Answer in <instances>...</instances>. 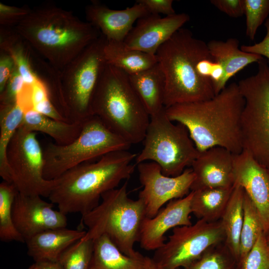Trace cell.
I'll list each match as a JSON object with an SVG mask.
<instances>
[{"mask_svg": "<svg viewBox=\"0 0 269 269\" xmlns=\"http://www.w3.org/2000/svg\"><path fill=\"white\" fill-rule=\"evenodd\" d=\"M245 100L233 82L211 99L165 108L170 120L184 126L197 149L224 147L233 154L243 150L241 119Z\"/></svg>", "mask_w": 269, "mask_h": 269, "instance_id": "1", "label": "cell"}, {"mask_svg": "<svg viewBox=\"0 0 269 269\" xmlns=\"http://www.w3.org/2000/svg\"><path fill=\"white\" fill-rule=\"evenodd\" d=\"M14 29L34 52L60 70L101 35L87 21L52 4L31 9Z\"/></svg>", "mask_w": 269, "mask_h": 269, "instance_id": "2", "label": "cell"}, {"mask_svg": "<svg viewBox=\"0 0 269 269\" xmlns=\"http://www.w3.org/2000/svg\"><path fill=\"white\" fill-rule=\"evenodd\" d=\"M136 155L129 150L116 151L73 167L57 178L48 198L65 215L79 213L83 217L99 204L105 193L131 176Z\"/></svg>", "mask_w": 269, "mask_h": 269, "instance_id": "3", "label": "cell"}, {"mask_svg": "<svg viewBox=\"0 0 269 269\" xmlns=\"http://www.w3.org/2000/svg\"><path fill=\"white\" fill-rule=\"evenodd\" d=\"M155 55L165 79V108L215 96L212 81L200 76L196 70L199 60L212 58L207 43L194 37L190 30L179 29L158 48Z\"/></svg>", "mask_w": 269, "mask_h": 269, "instance_id": "4", "label": "cell"}, {"mask_svg": "<svg viewBox=\"0 0 269 269\" xmlns=\"http://www.w3.org/2000/svg\"><path fill=\"white\" fill-rule=\"evenodd\" d=\"M92 112L131 145L143 141L150 116L123 71L107 64L94 95Z\"/></svg>", "mask_w": 269, "mask_h": 269, "instance_id": "5", "label": "cell"}, {"mask_svg": "<svg viewBox=\"0 0 269 269\" xmlns=\"http://www.w3.org/2000/svg\"><path fill=\"white\" fill-rule=\"evenodd\" d=\"M127 182L105 193L102 201L81 218L80 225L87 228L81 240H94L107 235L125 255L134 258L143 256L134 249L139 242L141 226L146 217L142 201L129 197Z\"/></svg>", "mask_w": 269, "mask_h": 269, "instance_id": "6", "label": "cell"}, {"mask_svg": "<svg viewBox=\"0 0 269 269\" xmlns=\"http://www.w3.org/2000/svg\"><path fill=\"white\" fill-rule=\"evenodd\" d=\"M131 144L109 130L96 116L83 121L81 132L66 145L48 143L43 150V176L54 180L80 164L109 153L129 150Z\"/></svg>", "mask_w": 269, "mask_h": 269, "instance_id": "7", "label": "cell"}, {"mask_svg": "<svg viewBox=\"0 0 269 269\" xmlns=\"http://www.w3.org/2000/svg\"><path fill=\"white\" fill-rule=\"evenodd\" d=\"M143 141V147L136 155L135 164L155 162L168 176L181 174L191 166L199 152L186 128L170 120L165 108L150 117Z\"/></svg>", "mask_w": 269, "mask_h": 269, "instance_id": "8", "label": "cell"}, {"mask_svg": "<svg viewBox=\"0 0 269 269\" xmlns=\"http://www.w3.org/2000/svg\"><path fill=\"white\" fill-rule=\"evenodd\" d=\"M258 71L238 84L245 100L241 119L243 149L269 170V65L263 58Z\"/></svg>", "mask_w": 269, "mask_h": 269, "instance_id": "9", "label": "cell"}, {"mask_svg": "<svg viewBox=\"0 0 269 269\" xmlns=\"http://www.w3.org/2000/svg\"><path fill=\"white\" fill-rule=\"evenodd\" d=\"M106 38L101 34L61 70L62 91L69 122H82L92 116V103L107 65Z\"/></svg>", "mask_w": 269, "mask_h": 269, "instance_id": "10", "label": "cell"}, {"mask_svg": "<svg viewBox=\"0 0 269 269\" xmlns=\"http://www.w3.org/2000/svg\"><path fill=\"white\" fill-rule=\"evenodd\" d=\"M225 239L220 220L208 222L198 220L194 224L173 229L168 240L155 251L151 259L162 269H184Z\"/></svg>", "mask_w": 269, "mask_h": 269, "instance_id": "11", "label": "cell"}, {"mask_svg": "<svg viewBox=\"0 0 269 269\" xmlns=\"http://www.w3.org/2000/svg\"><path fill=\"white\" fill-rule=\"evenodd\" d=\"M7 161L12 183L19 193L49 197L57 179L44 177L43 150L35 133L20 126L8 145Z\"/></svg>", "mask_w": 269, "mask_h": 269, "instance_id": "12", "label": "cell"}, {"mask_svg": "<svg viewBox=\"0 0 269 269\" xmlns=\"http://www.w3.org/2000/svg\"><path fill=\"white\" fill-rule=\"evenodd\" d=\"M136 165L143 186L138 198L143 204L147 218L155 216L165 203L183 198L191 192L195 178L191 168L185 169L179 175L168 176L162 173L155 162L146 161Z\"/></svg>", "mask_w": 269, "mask_h": 269, "instance_id": "13", "label": "cell"}, {"mask_svg": "<svg viewBox=\"0 0 269 269\" xmlns=\"http://www.w3.org/2000/svg\"><path fill=\"white\" fill-rule=\"evenodd\" d=\"M41 197L18 192L14 200L13 222L25 243L41 232L67 226L66 215L59 210L53 209L54 204L45 201Z\"/></svg>", "mask_w": 269, "mask_h": 269, "instance_id": "14", "label": "cell"}, {"mask_svg": "<svg viewBox=\"0 0 269 269\" xmlns=\"http://www.w3.org/2000/svg\"><path fill=\"white\" fill-rule=\"evenodd\" d=\"M233 177L234 185L242 187L255 206L264 233L267 234L269 232V170L243 149L233 155Z\"/></svg>", "mask_w": 269, "mask_h": 269, "instance_id": "15", "label": "cell"}, {"mask_svg": "<svg viewBox=\"0 0 269 269\" xmlns=\"http://www.w3.org/2000/svg\"><path fill=\"white\" fill-rule=\"evenodd\" d=\"M189 20L185 13L164 17L149 14L137 20L123 42L129 48L155 55L158 48Z\"/></svg>", "mask_w": 269, "mask_h": 269, "instance_id": "16", "label": "cell"}, {"mask_svg": "<svg viewBox=\"0 0 269 269\" xmlns=\"http://www.w3.org/2000/svg\"><path fill=\"white\" fill-rule=\"evenodd\" d=\"M192 195L191 191L183 198L172 200L153 217L144 219L139 241L141 248L155 251L166 242L164 235L170 229L192 224L190 216Z\"/></svg>", "mask_w": 269, "mask_h": 269, "instance_id": "17", "label": "cell"}, {"mask_svg": "<svg viewBox=\"0 0 269 269\" xmlns=\"http://www.w3.org/2000/svg\"><path fill=\"white\" fill-rule=\"evenodd\" d=\"M88 22L108 41H124L138 19L149 13L141 3L136 2L131 7L116 10L98 0H92L85 9Z\"/></svg>", "mask_w": 269, "mask_h": 269, "instance_id": "18", "label": "cell"}, {"mask_svg": "<svg viewBox=\"0 0 269 269\" xmlns=\"http://www.w3.org/2000/svg\"><path fill=\"white\" fill-rule=\"evenodd\" d=\"M233 155L231 151L220 146L199 152L191 166L195 176L191 191L233 187Z\"/></svg>", "mask_w": 269, "mask_h": 269, "instance_id": "19", "label": "cell"}, {"mask_svg": "<svg viewBox=\"0 0 269 269\" xmlns=\"http://www.w3.org/2000/svg\"><path fill=\"white\" fill-rule=\"evenodd\" d=\"M86 234V231L82 229L66 227L41 232L25 242L27 254L34 262L59 261L62 254Z\"/></svg>", "mask_w": 269, "mask_h": 269, "instance_id": "20", "label": "cell"}, {"mask_svg": "<svg viewBox=\"0 0 269 269\" xmlns=\"http://www.w3.org/2000/svg\"><path fill=\"white\" fill-rule=\"evenodd\" d=\"M239 42L235 38L226 41L212 40L207 43L209 53L213 60L224 69V76L216 88L215 95L226 87L229 80L250 64L258 63L263 58L256 54L246 52L239 48Z\"/></svg>", "mask_w": 269, "mask_h": 269, "instance_id": "21", "label": "cell"}, {"mask_svg": "<svg viewBox=\"0 0 269 269\" xmlns=\"http://www.w3.org/2000/svg\"><path fill=\"white\" fill-rule=\"evenodd\" d=\"M130 83L149 116L164 108L165 79L157 62L140 72L129 76Z\"/></svg>", "mask_w": 269, "mask_h": 269, "instance_id": "22", "label": "cell"}, {"mask_svg": "<svg viewBox=\"0 0 269 269\" xmlns=\"http://www.w3.org/2000/svg\"><path fill=\"white\" fill-rule=\"evenodd\" d=\"M82 122H66L48 117L32 109L24 113L20 126L32 132H40L53 138L55 143L66 145L80 134Z\"/></svg>", "mask_w": 269, "mask_h": 269, "instance_id": "23", "label": "cell"}, {"mask_svg": "<svg viewBox=\"0 0 269 269\" xmlns=\"http://www.w3.org/2000/svg\"><path fill=\"white\" fill-rule=\"evenodd\" d=\"M89 269H146L145 257L134 258L123 253L107 235L93 240Z\"/></svg>", "mask_w": 269, "mask_h": 269, "instance_id": "24", "label": "cell"}, {"mask_svg": "<svg viewBox=\"0 0 269 269\" xmlns=\"http://www.w3.org/2000/svg\"><path fill=\"white\" fill-rule=\"evenodd\" d=\"M104 53L107 64L123 71L129 76L143 71L157 63L155 55L129 48L123 41L106 40Z\"/></svg>", "mask_w": 269, "mask_h": 269, "instance_id": "25", "label": "cell"}, {"mask_svg": "<svg viewBox=\"0 0 269 269\" xmlns=\"http://www.w3.org/2000/svg\"><path fill=\"white\" fill-rule=\"evenodd\" d=\"M233 186L231 195L220 221L225 233L224 243L239 263L245 191L240 186Z\"/></svg>", "mask_w": 269, "mask_h": 269, "instance_id": "26", "label": "cell"}, {"mask_svg": "<svg viewBox=\"0 0 269 269\" xmlns=\"http://www.w3.org/2000/svg\"><path fill=\"white\" fill-rule=\"evenodd\" d=\"M233 187L234 186L228 188H207L192 191L191 213L198 220L208 222L220 220Z\"/></svg>", "mask_w": 269, "mask_h": 269, "instance_id": "27", "label": "cell"}, {"mask_svg": "<svg viewBox=\"0 0 269 269\" xmlns=\"http://www.w3.org/2000/svg\"><path fill=\"white\" fill-rule=\"evenodd\" d=\"M0 50L12 57L25 83L32 85L38 80L31 65L30 47L15 29L0 26Z\"/></svg>", "mask_w": 269, "mask_h": 269, "instance_id": "28", "label": "cell"}, {"mask_svg": "<svg viewBox=\"0 0 269 269\" xmlns=\"http://www.w3.org/2000/svg\"><path fill=\"white\" fill-rule=\"evenodd\" d=\"M25 112L16 102L0 104V176L3 181L11 183L7 161V151L10 142L21 125Z\"/></svg>", "mask_w": 269, "mask_h": 269, "instance_id": "29", "label": "cell"}, {"mask_svg": "<svg viewBox=\"0 0 269 269\" xmlns=\"http://www.w3.org/2000/svg\"><path fill=\"white\" fill-rule=\"evenodd\" d=\"M18 191L13 183L4 181L0 184V240L2 242L25 243L16 229L12 216V205Z\"/></svg>", "mask_w": 269, "mask_h": 269, "instance_id": "30", "label": "cell"}, {"mask_svg": "<svg viewBox=\"0 0 269 269\" xmlns=\"http://www.w3.org/2000/svg\"><path fill=\"white\" fill-rule=\"evenodd\" d=\"M264 232L259 214L253 202L245 191L244 220L240 242L239 265L253 248L261 234Z\"/></svg>", "mask_w": 269, "mask_h": 269, "instance_id": "31", "label": "cell"}, {"mask_svg": "<svg viewBox=\"0 0 269 269\" xmlns=\"http://www.w3.org/2000/svg\"><path fill=\"white\" fill-rule=\"evenodd\" d=\"M182 269H241L224 242L208 249L197 261Z\"/></svg>", "mask_w": 269, "mask_h": 269, "instance_id": "32", "label": "cell"}, {"mask_svg": "<svg viewBox=\"0 0 269 269\" xmlns=\"http://www.w3.org/2000/svg\"><path fill=\"white\" fill-rule=\"evenodd\" d=\"M93 250V240H80L61 256L63 269H89Z\"/></svg>", "mask_w": 269, "mask_h": 269, "instance_id": "33", "label": "cell"}, {"mask_svg": "<svg viewBox=\"0 0 269 269\" xmlns=\"http://www.w3.org/2000/svg\"><path fill=\"white\" fill-rule=\"evenodd\" d=\"M246 16V34L250 40L255 38L259 27L269 14V0H243Z\"/></svg>", "mask_w": 269, "mask_h": 269, "instance_id": "34", "label": "cell"}, {"mask_svg": "<svg viewBox=\"0 0 269 269\" xmlns=\"http://www.w3.org/2000/svg\"><path fill=\"white\" fill-rule=\"evenodd\" d=\"M240 266L241 269H269V247L264 232Z\"/></svg>", "mask_w": 269, "mask_h": 269, "instance_id": "35", "label": "cell"}, {"mask_svg": "<svg viewBox=\"0 0 269 269\" xmlns=\"http://www.w3.org/2000/svg\"><path fill=\"white\" fill-rule=\"evenodd\" d=\"M30 8L27 6L17 7L0 3V26L12 28L16 26L28 14Z\"/></svg>", "mask_w": 269, "mask_h": 269, "instance_id": "36", "label": "cell"}, {"mask_svg": "<svg viewBox=\"0 0 269 269\" xmlns=\"http://www.w3.org/2000/svg\"><path fill=\"white\" fill-rule=\"evenodd\" d=\"M24 83L15 66L3 91L0 93V104L7 105L16 102L17 95Z\"/></svg>", "mask_w": 269, "mask_h": 269, "instance_id": "37", "label": "cell"}, {"mask_svg": "<svg viewBox=\"0 0 269 269\" xmlns=\"http://www.w3.org/2000/svg\"><path fill=\"white\" fill-rule=\"evenodd\" d=\"M210 2L232 17L237 18L244 14L243 0H211Z\"/></svg>", "mask_w": 269, "mask_h": 269, "instance_id": "38", "label": "cell"}, {"mask_svg": "<svg viewBox=\"0 0 269 269\" xmlns=\"http://www.w3.org/2000/svg\"><path fill=\"white\" fill-rule=\"evenodd\" d=\"M136 2L143 4L150 14L169 16L176 13L172 6L173 0H137Z\"/></svg>", "mask_w": 269, "mask_h": 269, "instance_id": "39", "label": "cell"}, {"mask_svg": "<svg viewBox=\"0 0 269 269\" xmlns=\"http://www.w3.org/2000/svg\"><path fill=\"white\" fill-rule=\"evenodd\" d=\"M15 67L12 57L0 50V93L3 91Z\"/></svg>", "mask_w": 269, "mask_h": 269, "instance_id": "40", "label": "cell"}, {"mask_svg": "<svg viewBox=\"0 0 269 269\" xmlns=\"http://www.w3.org/2000/svg\"><path fill=\"white\" fill-rule=\"evenodd\" d=\"M265 26L267 32L263 40L252 45H243L240 49L246 52L264 56L269 61V17L266 19Z\"/></svg>", "mask_w": 269, "mask_h": 269, "instance_id": "41", "label": "cell"}, {"mask_svg": "<svg viewBox=\"0 0 269 269\" xmlns=\"http://www.w3.org/2000/svg\"><path fill=\"white\" fill-rule=\"evenodd\" d=\"M27 269H63L59 261L34 262Z\"/></svg>", "mask_w": 269, "mask_h": 269, "instance_id": "42", "label": "cell"}, {"mask_svg": "<svg viewBox=\"0 0 269 269\" xmlns=\"http://www.w3.org/2000/svg\"><path fill=\"white\" fill-rule=\"evenodd\" d=\"M145 264L146 269H162L157 266L151 258L147 257H145Z\"/></svg>", "mask_w": 269, "mask_h": 269, "instance_id": "43", "label": "cell"}, {"mask_svg": "<svg viewBox=\"0 0 269 269\" xmlns=\"http://www.w3.org/2000/svg\"><path fill=\"white\" fill-rule=\"evenodd\" d=\"M266 241L269 247V232L266 235Z\"/></svg>", "mask_w": 269, "mask_h": 269, "instance_id": "44", "label": "cell"}]
</instances>
